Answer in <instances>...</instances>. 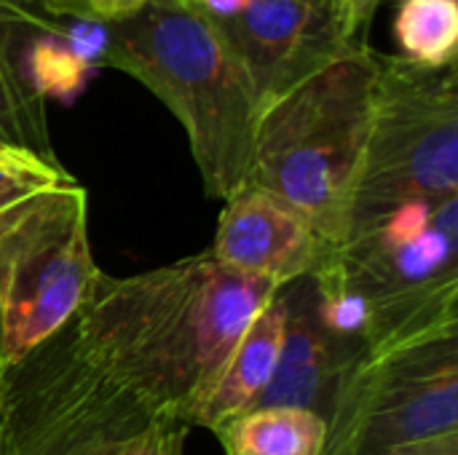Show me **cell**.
Segmentation results:
<instances>
[{"mask_svg":"<svg viewBox=\"0 0 458 455\" xmlns=\"http://www.w3.org/2000/svg\"><path fill=\"white\" fill-rule=\"evenodd\" d=\"M276 284L207 249L134 276L99 274L75 330L97 365L161 421H185Z\"/></svg>","mask_w":458,"mask_h":455,"instance_id":"cell-1","label":"cell"},{"mask_svg":"<svg viewBox=\"0 0 458 455\" xmlns=\"http://www.w3.org/2000/svg\"><path fill=\"white\" fill-rule=\"evenodd\" d=\"M102 62L153 91L182 123L209 198H231L252 180L258 107L247 75L212 24L185 0H145L102 24Z\"/></svg>","mask_w":458,"mask_h":455,"instance_id":"cell-2","label":"cell"},{"mask_svg":"<svg viewBox=\"0 0 458 455\" xmlns=\"http://www.w3.org/2000/svg\"><path fill=\"white\" fill-rule=\"evenodd\" d=\"M381 56L357 43L258 113L252 180L298 206L341 247L365 158Z\"/></svg>","mask_w":458,"mask_h":455,"instance_id":"cell-3","label":"cell"},{"mask_svg":"<svg viewBox=\"0 0 458 455\" xmlns=\"http://www.w3.org/2000/svg\"><path fill=\"white\" fill-rule=\"evenodd\" d=\"M153 421L86 351L75 319L0 378V455H123Z\"/></svg>","mask_w":458,"mask_h":455,"instance_id":"cell-4","label":"cell"},{"mask_svg":"<svg viewBox=\"0 0 458 455\" xmlns=\"http://www.w3.org/2000/svg\"><path fill=\"white\" fill-rule=\"evenodd\" d=\"M458 198L456 67L381 59L352 228L405 201Z\"/></svg>","mask_w":458,"mask_h":455,"instance_id":"cell-5","label":"cell"},{"mask_svg":"<svg viewBox=\"0 0 458 455\" xmlns=\"http://www.w3.org/2000/svg\"><path fill=\"white\" fill-rule=\"evenodd\" d=\"M89 198L72 182L40 196L0 236L3 370L67 327L94 292Z\"/></svg>","mask_w":458,"mask_h":455,"instance_id":"cell-6","label":"cell"},{"mask_svg":"<svg viewBox=\"0 0 458 455\" xmlns=\"http://www.w3.org/2000/svg\"><path fill=\"white\" fill-rule=\"evenodd\" d=\"M458 432V333L362 357L327 424L325 455H386Z\"/></svg>","mask_w":458,"mask_h":455,"instance_id":"cell-7","label":"cell"},{"mask_svg":"<svg viewBox=\"0 0 458 455\" xmlns=\"http://www.w3.org/2000/svg\"><path fill=\"white\" fill-rule=\"evenodd\" d=\"M204 19L247 75L258 113L357 46L341 35L335 0H250L233 16Z\"/></svg>","mask_w":458,"mask_h":455,"instance_id":"cell-8","label":"cell"},{"mask_svg":"<svg viewBox=\"0 0 458 455\" xmlns=\"http://www.w3.org/2000/svg\"><path fill=\"white\" fill-rule=\"evenodd\" d=\"M327 241L311 220L268 188L247 182L223 201L209 252L223 265L284 287L314 271Z\"/></svg>","mask_w":458,"mask_h":455,"instance_id":"cell-9","label":"cell"},{"mask_svg":"<svg viewBox=\"0 0 458 455\" xmlns=\"http://www.w3.org/2000/svg\"><path fill=\"white\" fill-rule=\"evenodd\" d=\"M276 298L284 308L282 351L274 378L255 408H298L330 424L344 383L360 357L319 324L309 276L279 287Z\"/></svg>","mask_w":458,"mask_h":455,"instance_id":"cell-10","label":"cell"},{"mask_svg":"<svg viewBox=\"0 0 458 455\" xmlns=\"http://www.w3.org/2000/svg\"><path fill=\"white\" fill-rule=\"evenodd\" d=\"M43 38H64L59 19L35 0H0V150L62 164L46 99L27 75V54Z\"/></svg>","mask_w":458,"mask_h":455,"instance_id":"cell-11","label":"cell"},{"mask_svg":"<svg viewBox=\"0 0 458 455\" xmlns=\"http://www.w3.org/2000/svg\"><path fill=\"white\" fill-rule=\"evenodd\" d=\"M282 335H284V308L274 295L271 303L242 333L233 351L223 362L220 373L193 402L182 424L204 426L215 432L228 418L252 410L274 378L282 351Z\"/></svg>","mask_w":458,"mask_h":455,"instance_id":"cell-12","label":"cell"},{"mask_svg":"<svg viewBox=\"0 0 458 455\" xmlns=\"http://www.w3.org/2000/svg\"><path fill=\"white\" fill-rule=\"evenodd\" d=\"M225 455H325L327 424L298 408H255L215 429Z\"/></svg>","mask_w":458,"mask_h":455,"instance_id":"cell-13","label":"cell"},{"mask_svg":"<svg viewBox=\"0 0 458 455\" xmlns=\"http://www.w3.org/2000/svg\"><path fill=\"white\" fill-rule=\"evenodd\" d=\"M394 38L403 59L419 67H456L458 0H400Z\"/></svg>","mask_w":458,"mask_h":455,"instance_id":"cell-14","label":"cell"},{"mask_svg":"<svg viewBox=\"0 0 458 455\" xmlns=\"http://www.w3.org/2000/svg\"><path fill=\"white\" fill-rule=\"evenodd\" d=\"M72 182L75 177L62 164H46L24 153L0 150V236L40 196Z\"/></svg>","mask_w":458,"mask_h":455,"instance_id":"cell-15","label":"cell"},{"mask_svg":"<svg viewBox=\"0 0 458 455\" xmlns=\"http://www.w3.org/2000/svg\"><path fill=\"white\" fill-rule=\"evenodd\" d=\"M27 75L43 99L72 97L86 80V62L62 46V38H43L27 54Z\"/></svg>","mask_w":458,"mask_h":455,"instance_id":"cell-16","label":"cell"},{"mask_svg":"<svg viewBox=\"0 0 458 455\" xmlns=\"http://www.w3.org/2000/svg\"><path fill=\"white\" fill-rule=\"evenodd\" d=\"M185 424L180 421H153L123 455H185Z\"/></svg>","mask_w":458,"mask_h":455,"instance_id":"cell-17","label":"cell"},{"mask_svg":"<svg viewBox=\"0 0 458 455\" xmlns=\"http://www.w3.org/2000/svg\"><path fill=\"white\" fill-rule=\"evenodd\" d=\"M142 5H145V0H54L46 8L54 16L59 11H75L78 16H86L89 21L107 24V21H118L123 16H131Z\"/></svg>","mask_w":458,"mask_h":455,"instance_id":"cell-18","label":"cell"},{"mask_svg":"<svg viewBox=\"0 0 458 455\" xmlns=\"http://www.w3.org/2000/svg\"><path fill=\"white\" fill-rule=\"evenodd\" d=\"M384 0H338V16H341V35L346 43H362L360 35L370 27L376 11Z\"/></svg>","mask_w":458,"mask_h":455,"instance_id":"cell-19","label":"cell"},{"mask_svg":"<svg viewBox=\"0 0 458 455\" xmlns=\"http://www.w3.org/2000/svg\"><path fill=\"white\" fill-rule=\"evenodd\" d=\"M386 455H458V432L408 442V445L392 448Z\"/></svg>","mask_w":458,"mask_h":455,"instance_id":"cell-20","label":"cell"},{"mask_svg":"<svg viewBox=\"0 0 458 455\" xmlns=\"http://www.w3.org/2000/svg\"><path fill=\"white\" fill-rule=\"evenodd\" d=\"M0 378H3V319H0Z\"/></svg>","mask_w":458,"mask_h":455,"instance_id":"cell-21","label":"cell"},{"mask_svg":"<svg viewBox=\"0 0 458 455\" xmlns=\"http://www.w3.org/2000/svg\"><path fill=\"white\" fill-rule=\"evenodd\" d=\"M335 3H338V0H335Z\"/></svg>","mask_w":458,"mask_h":455,"instance_id":"cell-22","label":"cell"}]
</instances>
